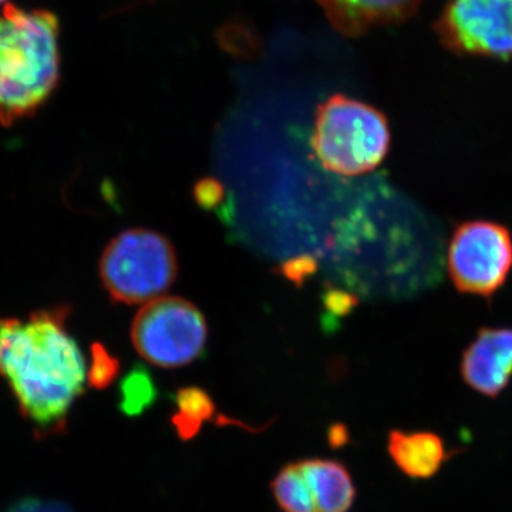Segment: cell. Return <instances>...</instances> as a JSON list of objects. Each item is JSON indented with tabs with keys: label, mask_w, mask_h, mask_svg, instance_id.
<instances>
[{
	"label": "cell",
	"mask_w": 512,
	"mask_h": 512,
	"mask_svg": "<svg viewBox=\"0 0 512 512\" xmlns=\"http://www.w3.org/2000/svg\"><path fill=\"white\" fill-rule=\"evenodd\" d=\"M0 376L30 420L45 429L64 423L87 379L86 360L66 328V313L0 319Z\"/></svg>",
	"instance_id": "obj_1"
},
{
	"label": "cell",
	"mask_w": 512,
	"mask_h": 512,
	"mask_svg": "<svg viewBox=\"0 0 512 512\" xmlns=\"http://www.w3.org/2000/svg\"><path fill=\"white\" fill-rule=\"evenodd\" d=\"M59 22L47 10L0 8V124L32 116L59 82Z\"/></svg>",
	"instance_id": "obj_2"
},
{
	"label": "cell",
	"mask_w": 512,
	"mask_h": 512,
	"mask_svg": "<svg viewBox=\"0 0 512 512\" xmlns=\"http://www.w3.org/2000/svg\"><path fill=\"white\" fill-rule=\"evenodd\" d=\"M312 148L330 173L345 177L370 173L389 153V121L375 107L335 94L316 111Z\"/></svg>",
	"instance_id": "obj_3"
},
{
	"label": "cell",
	"mask_w": 512,
	"mask_h": 512,
	"mask_svg": "<svg viewBox=\"0 0 512 512\" xmlns=\"http://www.w3.org/2000/svg\"><path fill=\"white\" fill-rule=\"evenodd\" d=\"M174 247L164 235L148 229L121 232L104 249L100 275L116 302L147 303L163 295L177 278Z\"/></svg>",
	"instance_id": "obj_4"
},
{
	"label": "cell",
	"mask_w": 512,
	"mask_h": 512,
	"mask_svg": "<svg viewBox=\"0 0 512 512\" xmlns=\"http://www.w3.org/2000/svg\"><path fill=\"white\" fill-rule=\"evenodd\" d=\"M207 320L194 303L178 296H158L138 311L131 340L138 355L151 365L175 369L204 353Z\"/></svg>",
	"instance_id": "obj_5"
},
{
	"label": "cell",
	"mask_w": 512,
	"mask_h": 512,
	"mask_svg": "<svg viewBox=\"0 0 512 512\" xmlns=\"http://www.w3.org/2000/svg\"><path fill=\"white\" fill-rule=\"evenodd\" d=\"M446 261L458 292L490 299L511 275V231L494 221L461 222L448 242Z\"/></svg>",
	"instance_id": "obj_6"
},
{
	"label": "cell",
	"mask_w": 512,
	"mask_h": 512,
	"mask_svg": "<svg viewBox=\"0 0 512 512\" xmlns=\"http://www.w3.org/2000/svg\"><path fill=\"white\" fill-rule=\"evenodd\" d=\"M434 29L457 55L512 60V0H447Z\"/></svg>",
	"instance_id": "obj_7"
},
{
	"label": "cell",
	"mask_w": 512,
	"mask_h": 512,
	"mask_svg": "<svg viewBox=\"0 0 512 512\" xmlns=\"http://www.w3.org/2000/svg\"><path fill=\"white\" fill-rule=\"evenodd\" d=\"M460 375L474 392L500 396L512 379V328H481L460 360Z\"/></svg>",
	"instance_id": "obj_8"
},
{
	"label": "cell",
	"mask_w": 512,
	"mask_h": 512,
	"mask_svg": "<svg viewBox=\"0 0 512 512\" xmlns=\"http://www.w3.org/2000/svg\"><path fill=\"white\" fill-rule=\"evenodd\" d=\"M330 25L342 35H365L380 26L402 23L423 0H316Z\"/></svg>",
	"instance_id": "obj_9"
},
{
	"label": "cell",
	"mask_w": 512,
	"mask_h": 512,
	"mask_svg": "<svg viewBox=\"0 0 512 512\" xmlns=\"http://www.w3.org/2000/svg\"><path fill=\"white\" fill-rule=\"evenodd\" d=\"M387 453L396 467L413 480H429L450 457L446 444L433 431L390 430Z\"/></svg>",
	"instance_id": "obj_10"
},
{
	"label": "cell",
	"mask_w": 512,
	"mask_h": 512,
	"mask_svg": "<svg viewBox=\"0 0 512 512\" xmlns=\"http://www.w3.org/2000/svg\"><path fill=\"white\" fill-rule=\"evenodd\" d=\"M311 485L319 512H350L357 490L348 466L333 458L312 457L299 460Z\"/></svg>",
	"instance_id": "obj_11"
},
{
	"label": "cell",
	"mask_w": 512,
	"mask_h": 512,
	"mask_svg": "<svg viewBox=\"0 0 512 512\" xmlns=\"http://www.w3.org/2000/svg\"><path fill=\"white\" fill-rule=\"evenodd\" d=\"M173 400L177 412L171 416V426L174 427L178 439L184 443L194 440L201 433L205 421H221L220 424H235L252 431V427L245 426L238 420H231L228 417L218 419L217 406L207 390L202 387H181L174 394Z\"/></svg>",
	"instance_id": "obj_12"
},
{
	"label": "cell",
	"mask_w": 512,
	"mask_h": 512,
	"mask_svg": "<svg viewBox=\"0 0 512 512\" xmlns=\"http://www.w3.org/2000/svg\"><path fill=\"white\" fill-rule=\"evenodd\" d=\"M276 504L284 512H319L299 461L286 464L271 481Z\"/></svg>",
	"instance_id": "obj_13"
},
{
	"label": "cell",
	"mask_w": 512,
	"mask_h": 512,
	"mask_svg": "<svg viewBox=\"0 0 512 512\" xmlns=\"http://www.w3.org/2000/svg\"><path fill=\"white\" fill-rule=\"evenodd\" d=\"M120 407L128 416H138L153 406L158 390L144 367H134L121 383Z\"/></svg>",
	"instance_id": "obj_14"
},
{
	"label": "cell",
	"mask_w": 512,
	"mask_h": 512,
	"mask_svg": "<svg viewBox=\"0 0 512 512\" xmlns=\"http://www.w3.org/2000/svg\"><path fill=\"white\" fill-rule=\"evenodd\" d=\"M319 271V261L313 255H299L276 266L275 274L291 282L296 288H302L309 278Z\"/></svg>",
	"instance_id": "obj_15"
},
{
	"label": "cell",
	"mask_w": 512,
	"mask_h": 512,
	"mask_svg": "<svg viewBox=\"0 0 512 512\" xmlns=\"http://www.w3.org/2000/svg\"><path fill=\"white\" fill-rule=\"evenodd\" d=\"M192 194H194V200L197 202V205H200L202 210L214 211L224 201L227 191H225L221 181L205 177L195 183L194 188H192Z\"/></svg>",
	"instance_id": "obj_16"
},
{
	"label": "cell",
	"mask_w": 512,
	"mask_h": 512,
	"mask_svg": "<svg viewBox=\"0 0 512 512\" xmlns=\"http://www.w3.org/2000/svg\"><path fill=\"white\" fill-rule=\"evenodd\" d=\"M322 302L330 316L336 319L350 315L359 305V299L353 293L338 288H329L323 293Z\"/></svg>",
	"instance_id": "obj_17"
},
{
	"label": "cell",
	"mask_w": 512,
	"mask_h": 512,
	"mask_svg": "<svg viewBox=\"0 0 512 512\" xmlns=\"http://www.w3.org/2000/svg\"><path fill=\"white\" fill-rule=\"evenodd\" d=\"M120 365L114 357L103 348L99 352L94 353L92 383L96 387H107L113 383L116 376L119 375Z\"/></svg>",
	"instance_id": "obj_18"
},
{
	"label": "cell",
	"mask_w": 512,
	"mask_h": 512,
	"mask_svg": "<svg viewBox=\"0 0 512 512\" xmlns=\"http://www.w3.org/2000/svg\"><path fill=\"white\" fill-rule=\"evenodd\" d=\"M6 512H73L67 505L56 501L37 500V498H23L18 503L10 505Z\"/></svg>",
	"instance_id": "obj_19"
},
{
	"label": "cell",
	"mask_w": 512,
	"mask_h": 512,
	"mask_svg": "<svg viewBox=\"0 0 512 512\" xmlns=\"http://www.w3.org/2000/svg\"><path fill=\"white\" fill-rule=\"evenodd\" d=\"M328 437L329 447L333 448V450H340V448H345L350 443V433L348 427L343 423H335L328 429Z\"/></svg>",
	"instance_id": "obj_20"
},
{
	"label": "cell",
	"mask_w": 512,
	"mask_h": 512,
	"mask_svg": "<svg viewBox=\"0 0 512 512\" xmlns=\"http://www.w3.org/2000/svg\"><path fill=\"white\" fill-rule=\"evenodd\" d=\"M3 2H5V0H0V5H2Z\"/></svg>",
	"instance_id": "obj_21"
}]
</instances>
